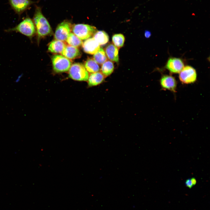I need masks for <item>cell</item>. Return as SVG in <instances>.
<instances>
[{"instance_id":"6da1fadb","label":"cell","mask_w":210,"mask_h":210,"mask_svg":"<svg viewBox=\"0 0 210 210\" xmlns=\"http://www.w3.org/2000/svg\"><path fill=\"white\" fill-rule=\"evenodd\" d=\"M33 21L36 31L38 40L50 34L52 29L48 21L43 15L41 8L36 7Z\"/></svg>"},{"instance_id":"7a4b0ae2","label":"cell","mask_w":210,"mask_h":210,"mask_svg":"<svg viewBox=\"0 0 210 210\" xmlns=\"http://www.w3.org/2000/svg\"><path fill=\"white\" fill-rule=\"evenodd\" d=\"M5 31L19 32L30 39L34 35L36 29L33 20L27 16L15 27L6 30Z\"/></svg>"},{"instance_id":"3957f363","label":"cell","mask_w":210,"mask_h":210,"mask_svg":"<svg viewBox=\"0 0 210 210\" xmlns=\"http://www.w3.org/2000/svg\"><path fill=\"white\" fill-rule=\"evenodd\" d=\"M69 75L71 79L79 81H87L89 76L88 72L84 66L79 63L71 65L69 70Z\"/></svg>"},{"instance_id":"277c9868","label":"cell","mask_w":210,"mask_h":210,"mask_svg":"<svg viewBox=\"0 0 210 210\" xmlns=\"http://www.w3.org/2000/svg\"><path fill=\"white\" fill-rule=\"evenodd\" d=\"M72 28L73 33L82 40L90 38L97 31L95 27L88 24H76Z\"/></svg>"},{"instance_id":"5b68a950","label":"cell","mask_w":210,"mask_h":210,"mask_svg":"<svg viewBox=\"0 0 210 210\" xmlns=\"http://www.w3.org/2000/svg\"><path fill=\"white\" fill-rule=\"evenodd\" d=\"M51 60L53 70L56 73L66 72L71 65V61L63 55H55Z\"/></svg>"},{"instance_id":"8992f818","label":"cell","mask_w":210,"mask_h":210,"mask_svg":"<svg viewBox=\"0 0 210 210\" xmlns=\"http://www.w3.org/2000/svg\"><path fill=\"white\" fill-rule=\"evenodd\" d=\"M179 78L183 83L188 84L195 82L197 79V74L195 69L190 66L183 67L179 72Z\"/></svg>"},{"instance_id":"52a82bcc","label":"cell","mask_w":210,"mask_h":210,"mask_svg":"<svg viewBox=\"0 0 210 210\" xmlns=\"http://www.w3.org/2000/svg\"><path fill=\"white\" fill-rule=\"evenodd\" d=\"M71 30L70 23L67 21H63L56 28L54 35L55 38L63 41H66Z\"/></svg>"},{"instance_id":"ba28073f","label":"cell","mask_w":210,"mask_h":210,"mask_svg":"<svg viewBox=\"0 0 210 210\" xmlns=\"http://www.w3.org/2000/svg\"><path fill=\"white\" fill-rule=\"evenodd\" d=\"M12 9L20 16L34 2L31 0H8Z\"/></svg>"},{"instance_id":"9c48e42d","label":"cell","mask_w":210,"mask_h":210,"mask_svg":"<svg viewBox=\"0 0 210 210\" xmlns=\"http://www.w3.org/2000/svg\"><path fill=\"white\" fill-rule=\"evenodd\" d=\"M184 67V63L181 59L176 57H170L167 62L165 68L171 73H179Z\"/></svg>"},{"instance_id":"30bf717a","label":"cell","mask_w":210,"mask_h":210,"mask_svg":"<svg viewBox=\"0 0 210 210\" xmlns=\"http://www.w3.org/2000/svg\"><path fill=\"white\" fill-rule=\"evenodd\" d=\"M160 84L163 89L175 92L177 87V82L175 78L169 75H163L160 80Z\"/></svg>"},{"instance_id":"8fae6325","label":"cell","mask_w":210,"mask_h":210,"mask_svg":"<svg viewBox=\"0 0 210 210\" xmlns=\"http://www.w3.org/2000/svg\"><path fill=\"white\" fill-rule=\"evenodd\" d=\"M82 47L85 52L91 55L94 54L100 48V45L93 38L86 39L83 43Z\"/></svg>"},{"instance_id":"7c38bea8","label":"cell","mask_w":210,"mask_h":210,"mask_svg":"<svg viewBox=\"0 0 210 210\" xmlns=\"http://www.w3.org/2000/svg\"><path fill=\"white\" fill-rule=\"evenodd\" d=\"M61 54L69 59L79 58L81 55V53L78 48L69 45L66 46Z\"/></svg>"},{"instance_id":"4fadbf2b","label":"cell","mask_w":210,"mask_h":210,"mask_svg":"<svg viewBox=\"0 0 210 210\" xmlns=\"http://www.w3.org/2000/svg\"><path fill=\"white\" fill-rule=\"evenodd\" d=\"M107 57L110 60L116 62L119 61L118 49L113 44L106 46L105 51Z\"/></svg>"},{"instance_id":"5bb4252c","label":"cell","mask_w":210,"mask_h":210,"mask_svg":"<svg viewBox=\"0 0 210 210\" xmlns=\"http://www.w3.org/2000/svg\"><path fill=\"white\" fill-rule=\"evenodd\" d=\"M105 77L101 72L91 73L87 81L89 87L97 86L103 82Z\"/></svg>"},{"instance_id":"9a60e30c","label":"cell","mask_w":210,"mask_h":210,"mask_svg":"<svg viewBox=\"0 0 210 210\" xmlns=\"http://www.w3.org/2000/svg\"><path fill=\"white\" fill-rule=\"evenodd\" d=\"M66 46L63 41L56 40L50 43L48 50L52 53H61Z\"/></svg>"},{"instance_id":"2e32d148","label":"cell","mask_w":210,"mask_h":210,"mask_svg":"<svg viewBox=\"0 0 210 210\" xmlns=\"http://www.w3.org/2000/svg\"><path fill=\"white\" fill-rule=\"evenodd\" d=\"M93 38L99 45L106 44L109 39L108 34L103 31H96L94 34Z\"/></svg>"},{"instance_id":"e0dca14e","label":"cell","mask_w":210,"mask_h":210,"mask_svg":"<svg viewBox=\"0 0 210 210\" xmlns=\"http://www.w3.org/2000/svg\"><path fill=\"white\" fill-rule=\"evenodd\" d=\"M114 69L113 63L110 60H107L102 64L101 72L105 77H106L112 73Z\"/></svg>"},{"instance_id":"ac0fdd59","label":"cell","mask_w":210,"mask_h":210,"mask_svg":"<svg viewBox=\"0 0 210 210\" xmlns=\"http://www.w3.org/2000/svg\"><path fill=\"white\" fill-rule=\"evenodd\" d=\"M87 71L90 73L97 72L99 70V67L98 64L92 59H88L84 65Z\"/></svg>"},{"instance_id":"d6986e66","label":"cell","mask_w":210,"mask_h":210,"mask_svg":"<svg viewBox=\"0 0 210 210\" xmlns=\"http://www.w3.org/2000/svg\"><path fill=\"white\" fill-rule=\"evenodd\" d=\"M93 59L98 64H102L107 60L105 52L102 48H100L93 55Z\"/></svg>"},{"instance_id":"ffe728a7","label":"cell","mask_w":210,"mask_h":210,"mask_svg":"<svg viewBox=\"0 0 210 210\" xmlns=\"http://www.w3.org/2000/svg\"><path fill=\"white\" fill-rule=\"evenodd\" d=\"M66 41L69 45L77 48L80 46L83 43L81 40L71 32L69 34Z\"/></svg>"},{"instance_id":"44dd1931","label":"cell","mask_w":210,"mask_h":210,"mask_svg":"<svg viewBox=\"0 0 210 210\" xmlns=\"http://www.w3.org/2000/svg\"><path fill=\"white\" fill-rule=\"evenodd\" d=\"M112 40L114 45L118 48H119L123 46L125 38L122 34H116L113 36Z\"/></svg>"},{"instance_id":"7402d4cb","label":"cell","mask_w":210,"mask_h":210,"mask_svg":"<svg viewBox=\"0 0 210 210\" xmlns=\"http://www.w3.org/2000/svg\"><path fill=\"white\" fill-rule=\"evenodd\" d=\"M185 184L186 186L190 188H191L193 186L190 179H188L186 180L185 181Z\"/></svg>"},{"instance_id":"603a6c76","label":"cell","mask_w":210,"mask_h":210,"mask_svg":"<svg viewBox=\"0 0 210 210\" xmlns=\"http://www.w3.org/2000/svg\"><path fill=\"white\" fill-rule=\"evenodd\" d=\"M151 36V33L150 31L146 30L145 32V36L146 38H149Z\"/></svg>"},{"instance_id":"cb8c5ba5","label":"cell","mask_w":210,"mask_h":210,"mask_svg":"<svg viewBox=\"0 0 210 210\" xmlns=\"http://www.w3.org/2000/svg\"><path fill=\"white\" fill-rule=\"evenodd\" d=\"M190 180L193 186L195 185L196 184L197 182L196 179L195 178L193 177L191 178Z\"/></svg>"}]
</instances>
